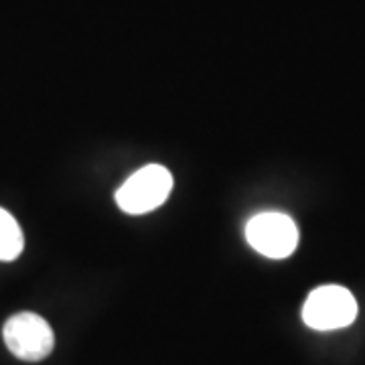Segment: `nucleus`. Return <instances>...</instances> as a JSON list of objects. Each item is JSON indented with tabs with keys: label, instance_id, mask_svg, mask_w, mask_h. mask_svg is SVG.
<instances>
[{
	"label": "nucleus",
	"instance_id": "f257e3e1",
	"mask_svg": "<svg viewBox=\"0 0 365 365\" xmlns=\"http://www.w3.org/2000/svg\"><path fill=\"white\" fill-rule=\"evenodd\" d=\"M173 191V175L163 165H148L128 177L116 191L118 207L130 215H143L160 207Z\"/></svg>",
	"mask_w": 365,
	"mask_h": 365
},
{
	"label": "nucleus",
	"instance_id": "39448f33",
	"mask_svg": "<svg viewBox=\"0 0 365 365\" xmlns=\"http://www.w3.org/2000/svg\"><path fill=\"white\" fill-rule=\"evenodd\" d=\"M23 248H25V235L21 225L6 209L0 207V260H16Z\"/></svg>",
	"mask_w": 365,
	"mask_h": 365
},
{
	"label": "nucleus",
	"instance_id": "f03ea898",
	"mask_svg": "<svg viewBox=\"0 0 365 365\" xmlns=\"http://www.w3.org/2000/svg\"><path fill=\"white\" fill-rule=\"evenodd\" d=\"M357 317V302L347 288L337 284L314 288L304 300L302 321L314 331H335L349 327Z\"/></svg>",
	"mask_w": 365,
	"mask_h": 365
},
{
	"label": "nucleus",
	"instance_id": "20e7f679",
	"mask_svg": "<svg viewBox=\"0 0 365 365\" xmlns=\"http://www.w3.org/2000/svg\"><path fill=\"white\" fill-rule=\"evenodd\" d=\"M246 240L266 258H288L299 246V227L284 213L266 211L252 217L246 225Z\"/></svg>",
	"mask_w": 365,
	"mask_h": 365
},
{
	"label": "nucleus",
	"instance_id": "7ed1b4c3",
	"mask_svg": "<svg viewBox=\"0 0 365 365\" xmlns=\"http://www.w3.org/2000/svg\"><path fill=\"white\" fill-rule=\"evenodd\" d=\"M2 337L14 357L23 361H43L55 347V335L49 323L35 313H19L11 317L4 329Z\"/></svg>",
	"mask_w": 365,
	"mask_h": 365
}]
</instances>
